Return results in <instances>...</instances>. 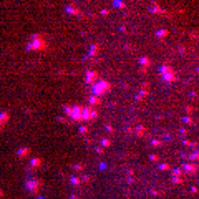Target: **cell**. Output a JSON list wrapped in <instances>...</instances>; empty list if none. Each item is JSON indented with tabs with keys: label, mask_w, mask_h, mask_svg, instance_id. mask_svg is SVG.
<instances>
[{
	"label": "cell",
	"mask_w": 199,
	"mask_h": 199,
	"mask_svg": "<svg viewBox=\"0 0 199 199\" xmlns=\"http://www.w3.org/2000/svg\"><path fill=\"white\" fill-rule=\"evenodd\" d=\"M0 196H2V192H0Z\"/></svg>",
	"instance_id": "cell-14"
},
{
	"label": "cell",
	"mask_w": 199,
	"mask_h": 199,
	"mask_svg": "<svg viewBox=\"0 0 199 199\" xmlns=\"http://www.w3.org/2000/svg\"><path fill=\"white\" fill-rule=\"evenodd\" d=\"M166 33H168L166 30H159V32H158L156 35H158V37H166Z\"/></svg>",
	"instance_id": "cell-10"
},
{
	"label": "cell",
	"mask_w": 199,
	"mask_h": 199,
	"mask_svg": "<svg viewBox=\"0 0 199 199\" xmlns=\"http://www.w3.org/2000/svg\"><path fill=\"white\" fill-rule=\"evenodd\" d=\"M173 181L181 182V179H179V171H174V173H173Z\"/></svg>",
	"instance_id": "cell-8"
},
{
	"label": "cell",
	"mask_w": 199,
	"mask_h": 199,
	"mask_svg": "<svg viewBox=\"0 0 199 199\" xmlns=\"http://www.w3.org/2000/svg\"><path fill=\"white\" fill-rule=\"evenodd\" d=\"M141 63H143V65H148V63H149V60H148V58H141Z\"/></svg>",
	"instance_id": "cell-12"
},
{
	"label": "cell",
	"mask_w": 199,
	"mask_h": 199,
	"mask_svg": "<svg viewBox=\"0 0 199 199\" xmlns=\"http://www.w3.org/2000/svg\"><path fill=\"white\" fill-rule=\"evenodd\" d=\"M35 38H38V35H35ZM32 37V40H35ZM28 48L32 50H40V48H45V42H37V43H28Z\"/></svg>",
	"instance_id": "cell-4"
},
{
	"label": "cell",
	"mask_w": 199,
	"mask_h": 199,
	"mask_svg": "<svg viewBox=\"0 0 199 199\" xmlns=\"http://www.w3.org/2000/svg\"><path fill=\"white\" fill-rule=\"evenodd\" d=\"M71 182H73V184H80V179H78V178H71Z\"/></svg>",
	"instance_id": "cell-11"
},
{
	"label": "cell",
	"mask_w": 199,
	"mask_h": 199,
	"mask_svg": "<svg viewBox=\"0 0 199 199\" xmlns=\"http://www.w3.org/2000/svg\"><path fill=\"white\" fill-rule=\"evenodd\" d=\"M184 171L186 173H194L196 171V164H184Z\"/></svg>",
	"instance_id": "cell-6"
},
{
	"label": "cell",
	"mask_w": 199,
	"mask_h": 199,
	"mask_svg": "<svg viewBox=\"0 0 199 199\" xmlns=\"http://www.w3.org/2000/svg\"><path fill=\"white\" fill-rule=\"evenodd\" d=\"M100 101H101V100H100V98H98V96H90V103L91 104H100Z\"/></svg>",
	"instance_id": "cell-7"
},
{
	"label": "cell",
	"mask_w": 199,
	"mask_h": 199,
	"mask_svg": "<svg viewBox=\"0 0 199 199\" xmlns=\"http://www.w3.org/2000/svg\"><path fill=\"white\" fill-rule=\"evenodd\" d=\"M65 111L68 116H71L73 120H93L96 116V111L91 108H81V106H65Z\"/></svg>",
	"instance_id": "cell-1"
},
{
	"label": "cell",
	"mask_w": 199,
	"mask_h": 199,
	"mask_svg": "<svg viewBox=\"0 0 199 199\" xmlns=\"http://www.w3.org/2000/svg\"><path fill=\"white\" fill-rule=\"evenodd\" d=\"M25 154H28V149H27V148H23V149L19 151V156H25Z\"/></svg>",
	"instance_id": "cell-9"
},
{
	"label": "cell",
	"mask_w": 199,
	"mask_h": 199,
	"mask_svg": "<svg viewBox=\"0 0 199 199\" xmlns=\"http://www.w3.org/2000/svg\"><path fill=\"white\" fill-rule=\"evenodd\" d=\"M106 91H110V83L108 81H96L95 85H93V93H95V96H98L100 98V95H103V93H106Z\"/></svg>",
	"instance_id": "cell-2"
},
{
	"label": "cell",
	"mask_w": 199,
	"mask_h": 199,
	"mask_svg": "<svg viewBox=\"0 0 199 199\" xmlns=\"http://www.w3.org/2000/svg\"><path fill=\"white\" fill-rule=\"evenodd\" d=\"M168 168H169L168 164H159V169H164V171H166V169H168Z\"/></svg>",
	"instance_id": "cell-13"
},
{
	"label": "cell",
	"mask_w": 199,
	"mask_h": 199,
	"mask_svg": "<svg viewBox=\"0 0 199 199\" xmlns=\"http://www.w3.org/2000/svg\"><path fill=\"white\" fill-rule=\"evenodd\" d=\"M96 80H98V75H96L95 71H88L86 73V83H93L95 85Z\"/></svg>",
	"instance_id": "cell-5"
},
{
	"label": "cell",
	"mask_w": 199,
	"mask_h": 199,
	"mask_svg": "<svg viewBox=\"0 0 199 199\" xmlns=\"http://www.w3.org/2000/svg\"><path fill=\"white\" fill-rule=\"evenodd\" d=\"M161 75H163V78L166 80V81H174L176 80V75H174V71L171 70L169 66H161Z\"/></svg>",
	"instance_id": "cell-3"
}]
</instances>
